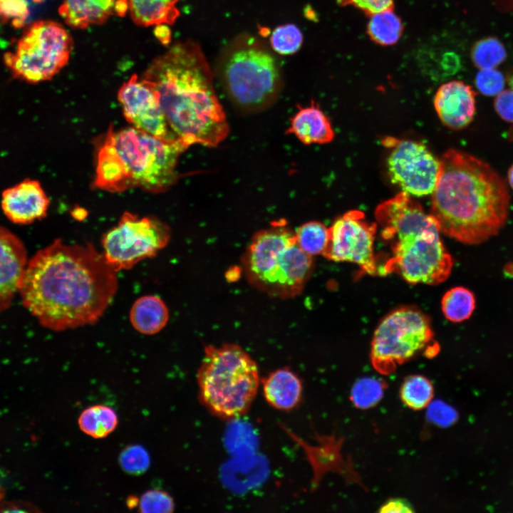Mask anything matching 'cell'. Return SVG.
Instances as JSON below:
<instances>
[{"label":"cell","instance_id":"obj_1","mask_svg":"<svg viewBox=\"0 0 513 513\" xmlns=\"http://www.w3.org/2000/svg\"><path fill=\"white\" fill-rule=\"evenodd\" d=\"M117 289L116 271L93 245L57 239L28 261L19 294L42 326L60 331L95 323Z\"/></svg>","mask_w":513,"mask_h":513},{"label":"cell","instance_id":"obj_2","mask_svg":"<svg viewBox=\"0 0 513 513\" xmlns=\"http://www.w3.org/2000/svg\"><path fill=\"white\" fill-rule=\"evenodd\" d=\"M141 77L156 90L171 131L187 148L195 144L216 147L227 138L226 115L198 43L175 42L153 59Z\"/></svg>","mask_w":513,"mask_h":513},{"label":"cell","instance_id":"obj_3","mask_svg":"<svg viewBox=\"0 0 513 513\" xmlns=\"http://www.w3.org/2000/svg\"><path fill=\"white\" fill-rule=\"evenodd\" d=\"M440 160L430 214L440 232L468 245L499 234L511 200L504 178L487 162L464 151L450 149Z\"/></svg>","mask_w":513,"mask_h":513},{"label":"cell","instance_id":"obj_4","mask_svg":"<svg viewBox=\"0 0 513 513\" xmlns=\"http://www.w3.org/2000/svg\"><path fill=\"white\" fill-rule=\"evenodd\" d=\"M375 216L392 252L378 274L395 273L410 284L436 285L448 278L453 261L437 222L410 195L401 191L383 202Z\"/></svg>","mask_w":513,"mask_h":513},{"label":"cell","instance_id":"obj_5","mask_svg":"<svg viewBox=\"0 0 513 513\" xmlns=\"http://www.w3.org/2000/svg\"><path fill=\"white\" fill-rule=\"evenodd\" d=\"M187 148L135 127L115 130L110 125L97 143L93 187L110 192L135 188L165 192L177 181V161Z\"/></svg>","mask_w":513,"mask_h":513},{"label":"cell","instance_id":"obj_6","mask_svg":"<svg viewBox=\"0 0 513 513\" xmlns=\"http://www.w3.org/2000/svg\"><path fill=\"white\" fill-rule=\"evenodd\" d=\"M242 265L256 289L272 297L289 299L303 291L312 273L313 258L300 248L285 221H278L253 236Z\"/></svg>","mask_w":513,"mask_h":513},{"label":"cell","instance_id":"obj_7","mask_svg":"<svg viewBox=\"0 0 513 513\" xmlns=\"http://www.w3.org/2000/svg\"><path fill=\"white\" fill-rule=\"evenodd\" d=\"M216 71L229 100L243 111L267 108L279 94V64L269 48L251 35H240L224 48Z\"/></svg>","mask_w":513,"mask_h":513},{"label":"cell","instance_id":"obj_8","mask_svg":"<svg viewBox=\"0 0 513 513\" xmlns=\"http://www.w3.org/2000/svg\"><path fill=\"white\" fill-rule=\"evenodd\" d=\"M197 380L201 403L223 419L247 413L260 383L255 361L233 343L205 346Z\"/></svg>","mask_w":513,"mask_h":513},{"label":"cell","instance_id":"obj_9","mask_svg":"<svg viewBox=\"0 0 513 513\" xmlns=\"http://www.w3.org/2000/svg\"><path fill=\"white\" fill-rule=\"evenodd\" d=\"M73 47L68 31L58 22L39 20L23 32L4 63L13 76L36 83L51 79L68 63Z\"/></svg>","mask_w":513,"mask_h":513},{"label":"cell","instance_id":"obj_10","mask_svg":"<svg viewBox=\"0 0 513 513\" xmlns=\"http://www.w3.org/2000/svg\"><path fill=\"white\" fill-rule=\"evenodd\" d=\"M434 333L429 318L413 307H400L386 315L376 328L371 341L370 361L380 373H393L403 364L427 349Z\"/></svg>","mask_w":513,"mask_h":513},{"label":"cell","instance_id":"obj_11","mask_svg":"<svg viewBox=\"0 0 513 513\" xmlns=\"http://www.w3.org/2000/svg\"><path fill=\"white\" fill-rule=\"evenodd\" d=\"M170 227L155 217H140L125 212L118 224L102 237V253L116 271L131 269L137 263L153 257L168 244Z\"/></svg>","mask_w":513,"mask_h":513},{"label":"cell","instance_id":"obj_12","mask_svg":"<svg viewBox=\"0 0 513 513\" xmlns=\"http://www.w3.org/2000/svg\"><path fill=\"white\" fill-rule=\"evenodd\" d=\"M382 143L389 148L387 170L392 183L409 195L432 194L438 179L440 160L418 142L387 137Z\"/></svg>","mask_w":513,"mask_h":513},{"label":"cell","instance_id":"obj_13","mask_svg":"<svg viewBox=\"0 0 513 513\" xmlns=\"http://www.w3.org/2000/svg\"><path fill=\"white\" fill-rule=\"evenodd\" d=\"M377 224L366 219L360 210H350L328 227L327 246L322 255L333 261L357 264L364 274H378L373 243Z\"/></svg>","mask_w":513,"mask_h":513},{"label":"cell","instance_id":"obj_14","mask_svg":"<svg viewBox=\"0 0 513 513\" xmlns=\"http://www.w3.org/2000/svg\"><path fill=\"white\" fill-rule=\"evenodd\" d=\"M118 98L133 127L161 139L179 141L168 125L156 90L147 81L133 74L120 86Z\"/></svg>","mask_w":513,"mask_h":513},{"label":"cell","instance_id":"obj_15","mask_svg":"<svg viewBox=\"0 0 513 513\" xmlns=\"http://www.w3.org/2000/svg\"><path fill=\"white\" fill-rule=\"evenodd\" d=\"M50 200L36 180L26 178L5 189L1 207L5 216L13 223L29 224L44 218Z\"/></svg>","mask_w":513,"mask_h":513},{"label":"cell","instance_id":"obj_16","mask_svg":"<svg viewBox=\"0 0 513 513\" xmlns=\"http://www.w3.org/2000/svg\"><path fill=\"white\" fill-rule=\"evenodd\" d=\"M28 261L22 241L0 226V313L10 307L19 294Z\"/></svg>","mask_w":513,"mask_h":513},{"label":"cell","instance_id":"obj_17","mask_svg":"<svg viewBox=\"0 0 513 513\" xmlns=\"http://www.w3.org/2000/svg\"><path fill=\"white\" fill-rule=\"evenodd\" d=\"M475 95L472 88L460 81L442 84L434 99V106L441 122L453 130L467 127L475 114Z\"/></svg>","mask_w":513,"mask_h":513},{"label":"cell","instance_id":"obj_18","mask_svg":"<svg viewBox=\"0 0 513 513\" xmlns=\"http://www.w3.org/2000/svg\"><path fill=\"white\" fill-rule=\"evenodd\" d=\"M128 12V0H63L58 13L71 27L79 29L100 25L112 16Z\"/></svg>","mask_w":513,"mask_h":513},{"label":"cell","instance_id":"obj_19","mask_svg":"<svg viewBox=\"0 0 513 513\" xmlns=\"http://www.w3.org/2000/svg\"><path fill=\"white\" fill-rule=\"evenodd\" d=\"M262 387L265 400L277 410H292L300 403L302 398L301 380L286 368L270 373L263 378Z\"/></svg>","mask_w":513,"mask_h":513},{"label":"cell","instance_id":"obj_20","mask_svg":"<svg viewBox=\"0 0 513 513\" xmlns=\"http://www.w3.org/2000/svg\"><path fill=\"white\" fill-rule=\"evenodd\" d=\"M304 144H325L334 138V132L327 116L314 103L301 108L291 120L287 130Z\"/></svg>","mask_w":513,"mask_h":513},{"label":"cell","instance_id":"obj_21","mask_svg":"<svg viewBox=\"0 0 513 513\" xmlns=\"http://www.w3.org/2000/svg\"><path fill=\"white\" fill-rule=\"evenodd\" d=\"M130 320L138 332L153 335L166 326L169 320V311L160 298L154 295L143 296L133 304Z\"/></svg>","mask_w":513,"mask_h":513},{"label":"cell","instance_id":"obj_22","mask_svg":"<svg viewBox=\"0 0 513 513\" xmlns=\"http://www.w3.org/2000/svg\"><path fill=\"white\" fill-rule=\"evenodd\" d=\"M180 0H128V12L137 25H172L180 16Z\"/></svg>","mask_w":513,"mask_h":513},{"label":"cell","instance_id":"obj_23","mask_svg":"<svg viewBox=\"0 0 513 513\" xmlns=\"http://www.w3.org/2000/svg\"><path fill=\"white\" fill-rule=\"evenodd\" d=\"M78 423L86 435L96 439L103 438L113 432L118 423L115 411L104 405H94L86 408L79 415Z\"/></svg>","mask_w":513,"mask_h":513},{"label":"cell","instance_id":"obj_24","mask_svg":"<svg viewBox=\"0 0 513 513\" xmlns=\"http://www.w3.org/2000/svg\"><path fill=\"white\" fill-rule=\"evenodd\" d=\"M403 29L401 20L393 9L371 15L367 26L370 39L382 46L395 44L400 38Z\"/></svg>","mask_w":513,"mask_h":513},{"label":"cell","instance_id":"obj_25","mask_svg":"<svg viewBox=\"0 0 513 513\" xmlns=\"http://www.w3.org/2000/svg\"><path fill=\"white\" fill-rule=\"evenodd\" d=\"M445 317L454 323L462 322L472 315L476 299L474 294L463 286H455L448 290L441 301Z\"/></svg>","mask_w":513,"mask_h":513},{"label":"cell","instance_id":"obj_26","mask_svg":"<svg viewBox=\"0 0 513 513\" xmlns=\"http://www.w3.org/2000/svg\"><path fill=\"white\" fill-rule=\"evenodd\" d=\"M433 395L434 389L430 380L420 375L406 378L400 390L401 400L406 406L415 410L427 407Z\"/></svg>","mask_w":513,"mask_h":513},{"label":"cell","instance_id":"obj_27","mask_svg":"<svg viewBox=\"0 0 513 513\" xmlns=\"http://www.w3.org/2000/svg\"><path fill=\"white\" fill-rule=\"evenodd\" d=\"M300 248L311 256L322 254L328 241L329 231L323 223L316 221L306 222L295 232Z\"/></svg>","mask_w":513,"mask_h":513},{"label":"cell","instance_id":"obj_28","mask_svg":"<svg viewBox=\"0 0 513 513\" xmlns=\"http://www.w3.org/2000/svg\"><path fill=\"white\" fill-rule=\"evenodd\" d=\"M471 56L474 64L479 68H494L504 61L507 53L504 46L498 39L489 37L474 45Z\"/></svg>","mask_w":513,"mask_h":513},{"label":"cell","instance_id":"obj_29","mask_svg":"<svg viewBox=\"0 0 513 513\" xmlns=\"http://www.w3.org/2000/svg\"><path fill=\"white\" fill-rule=\"evenodd\" d=\"M303 35L299 28L291 24L276 27L271 34L270 45L275 52L281 55H290L299 50Z\"/></svg>","mask_w":513,"mask_h":513},{"label":"cell","instance_id":"obj_30","mask_svg":"<svg viewBox=\"0 0 513 513\" xmlns=\"http://www.w3.org/2000/svg\"><path fill=\"white\" fill-rule=\"evenodd\" d=\"M383 390L382 381L375 378H364L353 385L351 395V400L358 408H370L381 399Z\"/></svg>","mask_w":513,"mask_h":513},{"label":"cell","instance_id":"obj_31","mask_svg":"<svg viewBox=\"0 0 513 513\" xmlns=\"http://www.w3.org/2000/svg\"><path fill=\"white\" fill-rule=\"evenodd\" d=\"M119 463L123 470L132 475L145 472L150 465V457L147 450L140 445L127 446L119 455Z\"/></svg>","mask_w":513,"mask_h":513},{"label":"cell","instance_id":"obj_32","mask_svg":"<svg viewBox=\"0 0 513 513\" xmlns=\"http://www.w3.org/2000/svg\"><path fill=\"white\" fill-rule=\"evenodd\" d=\"M172 496L161 489H149L138 498V510L142 513H170L175 509Z\"/></svg>","mask_w":513,"mask_h":513},{"label":"cell","instance_id":"obj_33","mask_svg":"<svg viewBox=\"0 0 513 513\" xmlns=\"http://www.w3.org/2000/svg\"><path fill=\"white\" fill-rule=\"evenodd\" d=\"M28 15V0H0V17L14 27H21Z\"/></svg>","mask_w":513,"mask_h":513},{"label":"cell","instance_id":"obj_34","mask_svg":"<svg viewBox=\"0 0 513 513\" xmlns=\"http://www.w3.org/2000/svg\"><path fill=\"white\" fill-rule=\"evenodd\" d=\"M475 85L482 94L494 96L502 91L504 78L499 71L494 68L480 69L475 78Z\"/></svg>","mask_w":513,"mask_h":513},{"label":"cell","instance_id":"obj_35","mask_svg":"<svg viewBox=\"0 0 513 513\" xmlns=\"http://www.w3.org/2000/svg\"><path fill=\"white\" fill-rule=\"evenodd\" d=\"M342 6H353L371 16L388 9H393V0H338Z\"/></svg>","mask_w":513,"mask_h":513},{"label":"cell","instance_id":"obj_36","mask_svg":"<svg viewBox=\"0 0 513 513\" xmlns=\"http://www.w3.org/2000/svg\"><path fill=\"white\" fill-rule=\"evenodd\" d=\"M494 108L499 117L509 123H513V90L501 91L494 100Z\"/></svg>","mask_w":513,"mask_h":513},{"label":"cell","instance_id":"obj_37","mask_svg":"<svg viewBox=\"0 0 513 513\" xmlns=\"http://www.w3.org/2000/svg\"><path fill=\"white\" fill-rule=\"evenodd\" d=\"M430 417L434 421L446 425L456 420L457 414L451 408L443 404H437L432 407Z\"/></svg>","mask_w":513,"mask_h":513},{"label":"cell","instance_id":"obj_38","mask_svg":"<svg viewBox=\"0 0 513 513\" xmlns=\"http://www.w3.org/2000/svg\"><path fill=\"white\" fill-rule=\"evenodd\" d=\"M383 513H410L413 512L412 505L409 502L401 498H393L388 500L379 509Z\"/></svg>","mask_w":513,"mask_h":513},{"label":"cell","instance_id":"obj_39","mask_svg":"<svg viewBox=\"0 0 513 513\" xmlns=\"http://www.w3.org/2000/svg\"><path fill=\"white\" fill-rule=\"evenodd\" d=\"M160 28H157L158 32H155L156 36L158 37V38L162 41L163 43H165V44L168 43L170 41V31L167 27V25H158Z\"/></svg>","mask_w":513,"mask_h":513},{"label":"cell","instance_id":"obj_40","mask_svg":"<svg viewBox=\"0 0 513 513\" xmlns=\"http://www.w3.org/2000/svg\"><path fill=\"white\" fill-rule=\"evenodd\" d=\"M127 506L130 508L133 509L135 507H138V498L135 496H130L126 500Z\"/></svg>","mask_w":513,"mask_h":513},{"label":"cell","instance_id":"obj_41","mask_svg":"<svg viewBox=\"0 0 513 513\" xmlns=\"http://www.w3.org/2000/svg\"><path fill=\"white\" fill-rule=\"evenodd\" d=\"M507 178L509 185L513 190V165L509 167L508 170Z\"/></svg>","mask_w":513,"mask_h":513},{"label":"cell","instance_id":"obj_42","mask_svg":"<svg viewBox=\"0 0 513 513\" xmlns=\"http://www.w3.org/2000/svg\"><path fill=\"white\" fill-rule=\"evenodd\" d=\"M509 85H510L512 89L513 90V76L509 80Z\"/></svg>","mask_w":513,"mask_h":513}]
</instances>
